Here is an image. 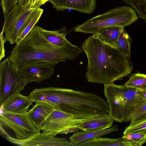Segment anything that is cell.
I'll return each instance as SVG.
<instances>
[{"label":"cell","mask_w":146,"mask_h":146,"mask_svg":"<svg viewBox=\"0 0 146 146\" xmlns=\"http://www.w3.org/2000/svg\"><path fill=\"white\" fill-rule=\"evenodd\" d=\"M146 143V142H145Z\"/></svg>","instance_id":"cell-31"},{"label":"cell","mask_w":146,"mask_h":146,"mask_svg":"<svg viewBox=\"0 0 146 146\" xmlns=\"http://www.w3.org/2000/svg\"><path fill=\"white\" fill-rule=\"evenodd\" d=\"M56 65L45 61H38L30 62L18 70L27 84L32 82L39 83L49 79L54 73Z\"/></svg>","instance_id":"cell-9"},{"label":"cell","mask_w":146,"mask_h":146,"mask_svg":"<svg viewBox=\"0 0 146 146\" xmlns=\"http://www.w3.org/2000/svg\"><path fill=\"white\" fill-rule=\"evenodd\" d=\"M27 84L17 67L6 58L0 63L1 105L15 95L20 93Z\"/></svg>","instance_id":"cell-5"},{"label":"cell","mask_w":146,"mask_h":146,"mask_svg":"<svg viewBox=\"0 0 146 146\" xmlns=\"http://www.w3.org/2000/svg\"><path fill=\"white\" fill-rule=\"evenodd\" d=\"M126 146L122 137L116 139L97 137L80 144L78 146Z\"/></svg>","instance_id":"cell-20"},{"label":"cell","mask_w":146,"mask_h":146,"mask_svg":"<svg viewBox=\"0 0 146 146\" xmlns=\"http://www.w3.org/2000/svg\"><path fill=\"white\" fill-rule=\"evenodd\" d=\"M126 87L141 88L146 86V75L138 73L132 75L124 84Z\"/></svg>","instance_id":"cell-23"},{"label":"cell","mask_w":146,"mask_h":146,"mask_svg":"<svg viewBox=\"0 0 146 146\" xmlns=\"http://www.w3.org/2000/svg\"><path fill=\"white\" fill-rule=\"evenodd\" d=\"M138 94L139 97L146 100V86L139 88Z\"/></svg>","instance_id":"cell-29"},{"label":"cell","mask_w":146,"mask_h":146,"mask_svg":"<svg viewBox=\"0 0 146 146\" xmlns=\"http://www.w3.org/2000/svg\"><path fill=\"white\" fill-rule=\"evenodd\" d=\"M132 41L131 37L124 28L117 41L116 48L122 53L130 58L131 44Z\"/></svg>","instance_id":"cell-21"},{"label":"cell","mask_w":146,"mask_h":146,"mask_svg":"<svg viewBox=\"0 0 146 146\" xmlns=\"http://www.w3.org/2000/svg\"><path fill=\"white\" fill-rule=\"evenodd\" d=\"M29 0H19L18 4L24 9L27 8L26 6L28 4Z\"/></svg>","instance_id":"cell-30"},{"label":"cell","mask_w":146,"mask_h":146,"mask_svg":"<svg viewBox=\"0 0 146 146\" xmlns=\"http://www.w3.org/2000/svg\"><path fill=\"white\" fill-rule=\"evenodd\" d=\"M118 130V126L116 124L110 128L100 130L90 131H77L74 132L70 137L69 139L71 143L75 146H78L94 138L101 137Z\"/></svg>","instance_id":"cell-15"},{"label":"cell","mask_w":146,"mask_h":146,"mask_svg":"<svg viewBox=\"0 0 146 146\" xmlns=\"http://www.w3.org/2000/svg\"><path fill=\"white\" fill-rule=\"evenodd\" d=\"M53 109L49 105L40 102H36L28 111L29 119L39 131Z\"/></svg>","instance_id":"cell-13"},{"label":"cell","mask_w":146,"mask_h":146,"mask_svg":"<svg viewBox=\"0 0 146 146\" xmlns=\"http://www.w3.org/2000/svg\"><path fill=\"white\" fill-rule=\"evenodd\" d=\"M138 19L136 11L132 7L125 6L117 7L78 25L75 27L74 31L94 35L104 28L124 27L135 22Z\"/></svg>","instance_id":"cell-4"},{"label":"cell","mask_w":146,"mask_h":146,"mask_svg":"<svg viewBox=\"0 0 146 146\" xmlns=\"http://www.w3.org/2000/svg\"><path fill=\"white\" fill-rule=\"evenodd\" d=\"M124 28L116 27L104 28L100 29L97 34L105 42L116 48L117 41Z\"/></svg>","instance_id":"cell-18"},{"label":"cell","mask_w":146,"mask_h":146,"mask_svg":"<svg viewBox=\"0 0 146 146\" xmlns=\"http://www.w3.org/2000/svg\"><path fill=\"white\" fill-rule=\"evenodd\" d=\"M40 27L35 26L13 47L8 58L18 70L35 61H45L56 65L67 59H74L83 52L69 42L62 46L54 44L44 36Z\"/></svg>","instance_id":"cell-2"},{"label":"cell","mask_w":146,"mask_h":146,"mask_svg":"<svg viewBox=\"0 0 146 146\" xmlns=\"http://www.w3.org/2000/svg\"><path fill=\"white\" fill-rule=\"evenodd\" d=\"M57 11L68 9L91 14L96 8V0H48Z\"/></svg>","instance_id":"cell-11"},{"label":"cell","mask_w":146,"mask_h":146,"mask_svg":"<svg viewBox=\"0 0 146 146\" xmlns=\"http://www.w3.org/2000/svg\"><path fill=\"white\" fill-rule=\"evenodd\" d=\"M88 119H79L64 111L54 109L42 126V133L55 137L59 134L68 133L79 130V127Z\"/></svg>","instance_id":"cell-6"},{"label":"cell","mask_w":146,"mask_h":146,"mask_svg":"<svg viewBox=\"0 0 146 146\" xmlns=\"http://www.w3.org/2000/svg\"><path fill=\"white\" fill-rule=\"evenodd\" d=\"M104 95L109 108V114L114 121L128 122L133 113L146 100L139 97V88L127 87L113 83L104 85Z\"/></svg>","instance_id":"cell-3"},{"label":"cell","mask_w":146,"mask_h":146,"mask_svg":"<svg viewBox=\"0 0 146 146\" xmlns=\"http://www.w3.org/2000/svg\"><path fill=\"white\" fill-rule=\"evenodd\" d=\"M40 30L45 37L50 42L59 46H64L69 41L66 38V27H64L60 29L53 31L44 29L40 27Z\"/></svg>","instance_id":"cell-17"},{"label":"cell","mask_w":146,"mask_h":146,"mask_svg":"<svg viewBox=\"0 0 146 146\" xmlns=\"http://www.w3.org/2000/svg\"><path fill=\"white\" fill-rule=\"evenodd\" d=\"M33 102L29 96H25L19 93L7 100L1 105V108L4 112L23 113L28 112L29 107Z\"/></svg>","instance_id":"cell-12"},{"label":"cell","mask_w":146,"mask_h":146,"mask_svg":"<svg viewBox=\"0 0 146 146\" xmlns=\"http://www.w3.org/2000/svg\"><path fill=\"white\" fill-rule=\"evenodd\" d=\"M19 0H1V6L4 15L9 13L12 9L18 4Z\"/></svg>","instance_id":"cell-26"},{"label":"cell","mask_w":146,"mask_h":146,"mask_svg":"<svg viewBox=\"0 0 146 146\" xmlns=\"http://www.w3.org/2000/svg\"><path fill=\"white\" fill-rule=\"evenodd\" d=\"M82 49L88 59L86 74L88 82L104 85L111 84L121 80L133 70L129 58L105 42L98 34L86 39Z\"/></svg>","instance_id":"cell-1"},{"label":"cell","mask_w":146,"mask_h":146,"mask_svg":"<svg viewBox=\"0 0 146 146\" xmlns=\"http://www.w3.org/2000/svg\"><path fill=\"white\" fill-rule=\"evenodd\" d=\"M146 118V101L138 108L132 114L129 121L130 124Z\"/></svg>","instance_id":"cell-24"},{"label":"cell","mask_w":146,"mask_h":146,"mask_svg":"<svg viewBox=\"0 0 146 146\" xmlns=\"http://www.w3.org/2000/svg\"><path fill=\"white\" fill-rule=\"evenodd\" d=\"M44 10L38 8L35 9L29 16L25 21L19 32L15 44L23 39L39 21Z\"/></svg>","instance_id":"cell-16"},{"label":"cell","mask_w":146,"mask_h":146,"mask_svg":"<svg viewBox=\"0 0 146 146\" xmlns=\"http://www.w3.org/2000/svg\"><path fill=\"white\" fill-rule=\"evenodd\" d=\"M126 146H141L146 141V129L123 134L121 137Z\"/></svg>","instance_id":"cell-19"},{"label":"cell","mask_w":146,"mask_h":146,"mask_svg":"<svg viewBox=\"0 0 146 146\" xmlns=\"http://www.w3.org/2000/svg\"><path fill=\"white\" fill-rule=\"evenodd\" d=\"M48 1V0H29L26 8L35 9L40 8L41 5Z\"/></svg>","instance_id":"cell-27"},{"label":"cell","mask_w":146,"mask_h":146,"mask_svg":"<svg viewBox=\"0 0 146 146\" xmlns=\"http://www.w3.org/2000/svg\"><path fill=\"white\" fill-rule=\"evenodd\" d=\"M12 143L22 146H73L74 145L65 138H58L40 132L23 140L6 136Z\"/></svg>","instance_id":"cell-10"},{"label":"cell","mask_w":146,"mask_h":146,"mask_svg":"<svg viewBox=\"0 0 146 146\" xmlns=\"http://www.w3.org/2000/svg\"><path fill=\"white\" fill-rule=\"evenodd\" d=\"M35 9H24L18 4L8 13L4 15V22L2 29L4 38L10 44H15L20 31L29 15Z\"/></svg>","instance_id":"cell-8"},{"label":"cell","mask_w":146,"mask_h":146,"mask_svg":"<svg viewBox=\"0 0 146 146\" xmlns=\"http://www.w3.org/2000/svg\"><path fill=\"white\" fill-rule=\"evenodd\" d=\"M114 120L109 113L99 116L82 123L79 130L90 131L103 130L111 127Z\"/></svg>","instance_id":"cell-14"},{"label":"cell","mask_w":146,"mask_h":146,"mask_svg":"<svg viewBox=\"0 0 146 146\" xmlns=\"http://www.w3.org/2000/svg\"><path fill=\"white\" fill-rule=\"evenodd\" d=\"M146 129V118L139 121L127 127L123 134L129 133Z\"/></svg>","instance_id":"cell-25"},{"label":"cell","mask_w":146,"mask_h":146,"mask_svg":"<svg viewBox=\"0 0 146 146\" xmlns=\"http://www.w3.org/2000/svg\"><path fill=\"white\" fill-rule=\"evenodd\" d=\"M4 33L2 29L0 33V61H1L5 56L4 44L6 41L3 36Z\"/></svg>","instance_id":"cell-28"},{"label":"cell","mask_w":146,"mask_h":146,"mask_svg":"<svg viewBox=\"0 0 146 146\" xmlns=\"http://www.w3.org/2000/svg\"><path fill=\"white\" fill-rule=\"evenodd\" d=\"M136 11L138 18L146 22V0H122Z\"/></svg>","instance_id":"cell-22"},{"label":"cell","mask_w":146,"mask_h":146,"mask_svg":"<svg viewBox=\"0 0 146 146\" xmlns=\"http://www.w3.org/2000/svg\"><path fill=\"white\" fill-rule=\"evenodd\" d=\"M2 112L0 115L1 126L13 130L16 139L23 140L40 132L29 119L28 112L23 113Z\"/></svg>","instance_id":"cell-7"}]
</instances>
